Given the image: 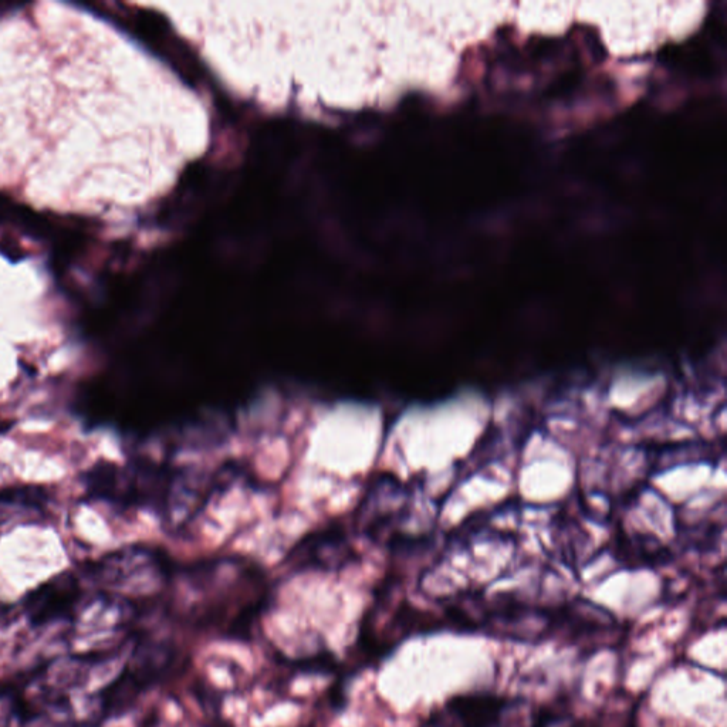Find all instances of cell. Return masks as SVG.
I'll use <instances>...</instances> for the list:
<instances>
[{"instance_id": "obj_1", "label": "cell", "mask_w": 727, "mask_h": 727, "mask_svg": "<svg viewBox=\"0 0 727 727\" xmlns=\"http://www.w3.org/2000/svg\"><path fill=\"white\" fill-rule=\"evenodd\" d=\"M211 141L204 101L89 10L0 16V192L73 215L127 216L177 184Z\"/></svg>"}, {"instance_id": "obj_2", "label": "cell", "mask_w": 727, "mask_h": 727, "mask_svg": "<svg viewBox=\"0 0 727 727\" xmlns=\"http://www.w3.org/2000/svg\"><path fill=\"white\" fill-rule=\"evenodd\" d=\"M179 35L232 91L267 108L360 111L428 84L435 5L162 2Z\"/></svg>"}, {"instance_id": "obj_3", "label": "cell", "mask_w": 727, "mask_h": 727, "mask_svg": "<svg viewBox=\"0 0 727 727\" xmlns=\"http://www.w3.org/2000/svg\"><path fill=\"white\" fill-rule=\"evenodd\" d=\"M171 658V652L165 645L145 647L141 651V658L124 669L123 674L107 686L103 693L104 715L118 716L130 708L138 695L160 678Z\"/></svg>"}, {"instance_id": "obj_4", "label": "cell", "mask_w": 727, "mask_h": 727, "mask_svg": "<svg viewBox=\"0 0 727 727\" xmlns=\"http://www.w3.org/2000/svg\"><path fill=\"white\" fill-rule=\"evenodd\" d=\"M509 699L493 693H465L449 699L442 719L458 727H496L502 720Z\"/></svg>"}, {"instance_id": "obj_5", "label": "cell", "mask_w": 727, "mask_h": 727, "mask_svg": "<svg viewBox=\"0 0 727 727\" xmlns=\"http://www.w3.org/2000/svg\"><path fill=\"white\" fill-rule=\"evenodd\" d=\"M79 588L71 578H59L45 584L27 597L25 608L33 627H42L69 614L76 603Z\"/></svg>"}]
</instances>
